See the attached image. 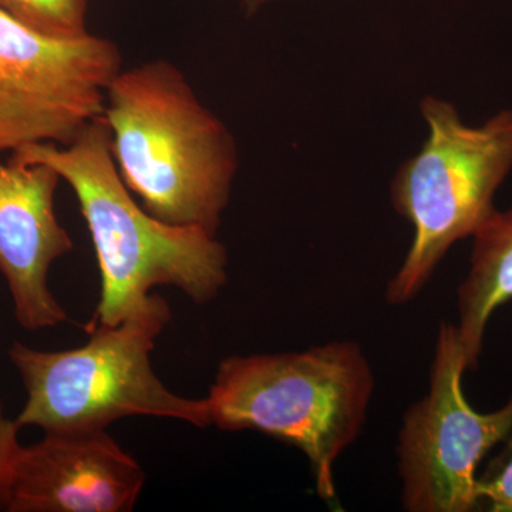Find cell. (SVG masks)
I'll use <instances>...</instances> for the list:
<instances>
[{"label": "cell", "mask_w": 512, "mask_h": 512, "mask_svg": "<svg viewBox=\"0 0 512 512\" xmlns=\"http://www.w3.org/2000/svg\"><path fill=\"white\" fill-rule=\"evenodd\" d=\"M504 443L501 453L477 477L478 507L490 512H512V429Z\"/></svg>", "instance_id": "cell-12"}, {"label": "cell", "mask_w": 512, "mask_h": 512, "mask_svg": "<svg viewBox=\"0 0 512 512\" xmlns=\"http://www.w3.org/2000/svg\"><path fill=\"white\" fill-rule=\"evenodd\" d=\"M12 158L49 165L79 201L101 278L92 322L117 325L146 305L156 286H174L204 305L227 285L228 252L217 235L157 220L128 190L111 156L103 116L67 146L29 144Z\"/></svg>", "instance_id": "cell-1"}, {"label": "cell", "mask_w": 512, "mask_h": 512, "mask_svg": "<svg viewBox=\"0 0 512 512\" xmlns=\"http://www.w3.org/2000/svg\"><path fill=\"white\" fill-rule=\"evenodd\" d=\"M420 110L429 137L392 183L394 210L414 231L412 247L386 286V301L394 306L412 302L448 249L476 234L495 211V192L512 170V110L477 127L464 124L453 104L436 97L421 101Z\"/></svg>", "instance_id": "cell-5"}, {"label": "cell", "mask_w": 512, "mask_h": 512, "mask_svg": "<svg viewBox=\"0 0 512 512\" xmlns=\"http://www.w3.org/2000/svg\"><path fill=\"white\" fill-rule=\"evenodd\" d=\"M89 0H0V9L23 25L56 39L86 36Z\"/></svg>", "instance_id": "cell-11"}, {"label": "cell", "mask_w": 512, "mask_h": 512, "mask_svg": "<svg viewBox=\"0 0 512 512\" xmlns=\"http://www.w3.org/2000/svg\"><path fill=\"white\" fill-rule=\"evenodd\" d=\"M19 426L15 420L6 419L0 403V508L8 507L10 487L16 463L23 446H20Z\"/></svg>", "instance_id": "cell-13"}, {"label": "cell", "mask_w": 512, "mask_h": 512, "mask_svg": "<svg viewBox=\"0 0 512 512\" xmlns=\"http://www.w3.org/2000/svg\"><path fill=\"white\" fill-rule=\"evenodd\" d=\"M171 309L151 293L146 305L117 325L90 323L86 345L39 350L22 342L9 349L28 400L15 421L19 429L45 433L107 430L126 417L184 421L211 426L205 399L171 392L154 372L151 353L170 323Z\"/></svg>", "instance_id": "cell-4"}, {"label": "cell", "mask_w": 512, "mask_h": 512, "mask_svg": "<svg viewBox=\"0 0 512 512\" xmlns=\"http://www.w3.org/2000/svg\"><path fill=\"white\" fill-rule=\"evenodd\" d=\"M256 2H258V3H259V2H262V0H256Z\"/></svg>", "instance_id": "cell-14"}, {"label": "cell", "mask_w": 512, "mask_h": 512, "mask_svg": "<svg viewBox=\"0 0 512 512\" xmlns=\"http://www.w3.org/2000/svg\"><path fill=\"white\" fill-rule=\"evenodd\" d=\"M473 238L470 269L457 291V329L471 372L483 353L491 316L512 299V208L495 210Z\"/></svg>", "instance_id": "cell-10"}, {"label": "cell", "mask_w": 512, "mask_h": 512, "mask_svg": "<svg viewBox=\"0 0 512 512\" xmlns=\"http://www.w3.org/2000/svg\"><path fill=\"white\" fill-rule=\"evenodd\" d=\"M375 384L363 349L338 340L302 352L225 357L204 399L211 426L259 431L302 451L319 497L332 503L336 461L362 433Z\"/></svg>", "instance_id": "cell-3"}, {"label": "cell", "mask_w": 512, "mask_h": 512, "mask_svg": "<svg viewBox=\"0 0 512 512\" xmlns=\"http://www.w3.org/2000/svg\"><path fill=\"white\" fill-rule=\"evenodd\" d=\"M45 434L20 451L6 511H133L146 473L107 430Z\"/></svg>", "instance_id": "cell-8"}, {"label": "cell", "mask_w": 512, "mask_h": 512, "mask_svg": "<svg viewBox=\"0 0 512 512\" xmlns=\"http://www.w3.org/2000/svg\"><path fill=\"white\" fill-rule=\"evenodd\" d=\"M103 119L121 180L144 210L175 227L217 235L238 170L225 124L167 60L121 69Z\"/></svg>", "instance_id": "cell-2"}, {"label": "cell", "mask_w": 512, "mask_h": 512, "mask_svg": "<svg viewBox=\"0 0 512 512\" xmlns=\"http://www.w3.org/2000/svg\"><path fill=\"white\" fill-rule=\"evenodd\" d=\"M468 372L457 325L437 332L429 390L404 413L397 443L403 508L409 512L477 510V468L512 429V397L480 413L463 390Z\"/></svg>", "instance_id": "cell-6"}, {"label": "cell", "mask_w": 512, "mask_h": 512, "mask_svg": "<svg viewBox=\"0 0 512 512\" xmlns=\"http://www.w3.org/2000/svg\"><path fill=\"white\" fill-rule=\"evenodd\" d=\"M60 181L49 165L0 161V274L23 329L55 328L69 319L47 284L50 266L73 249L55 210Z\"/></svg>", "instance_id": "cell-9"}, {"label": "cell", "mask_w": 512, "mask_h": 512, "mask_svg": "<svg viewBox=\"0 0 512 512\" xmlns=\"http://www.w3.org/2000/svg\"><path fill=\"white\" fill-rule=\"evenodd\" d=\"M119 47L90 35L56 39L0 9V151L67 146L103 116Z\"/></svg>", "instance_id": "cell-7"}]
</instances>
